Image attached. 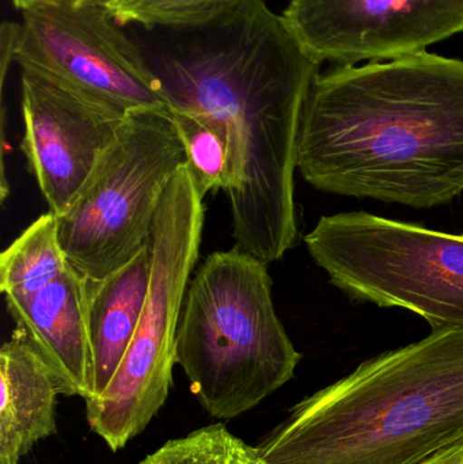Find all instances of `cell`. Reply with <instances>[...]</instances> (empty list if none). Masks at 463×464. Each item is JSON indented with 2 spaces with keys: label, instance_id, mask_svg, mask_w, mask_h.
Returning a JSON list of instances; mask_svg holds the SVG:
<instances>
[{
  "label": "cell",
  "instance_id": "8992f818",
  "mask_svg": "<svg viewBox=\"0 0 463 464\" xmlns=\"http://www.w3.org/2000/svg\"><path fill=\"white\" fill-rule=\"evenodd\" d=\"M304 243L352 299L412 311L432 330L463 329V235L345 212L321 218Z\"/></svg>",
  "mask_w": 463,
  "mask_h": 464
},
{
  "label": "cell",
  "instance_id": "5b68a950",
  "mask_svg": "<svg viewBox=\"0 0 463 464\" xmlns=\"http://www.w3.org/2000/svg\"><path fill=\"white\" fill-rule=\"evenodd\" d=\"M204 220V198L184 165L155 214L151 280L130 348L105 392L84 402L89 427L113 452L143 433L173 386L177 330L200 254Z\"/></svg>",
  "mask_w": 463,
  "mask_h": 464
},
{
  "label": "cell",
  "instance_id": "8fae6325",
  "mask_svg": "<svg viewBox=\"0 0 463 464\" xmlns=\"http://www.w3.org/2000/svg\"><path fill=\"white\" fill-rule=\"evenodd\" d=\"M89 295V278L70 264L40 291L5 296L16 329L51 367L60 395L84 402L94 395Z\"/></svg>",
  "mask_w": 463,
  "mask_h": 464
},
{
  "label": "cell",
  "instance_id": "9c48e42d",
  "mask_svg": "<svg viewBox=\"0 0 463 464\" xmlns=\"http://www.w3.org/2000/svg\"><path fill=\"white\" fill-rule=\"evenodd\" d=\"M283 19L321 64L356 65L420 53L463 32V0H291Z\"/></svg>",
  "mask_w": 463,
  "mask_h": 464
},
{
  "label": "cell",
  "instance_id": "3957f363",
  "mask_svg": "<svg viewBox=\"0 0 463 464\" xmlns=\"http://www.w3.org/2000/svg\"><path fill=\"white\" fill-rule=\"evenodd\" d=\"M463 443V329L362 362L258 444L266 464H426Z\"/></svg>",
  "mask_w": 463,
  "mask_h": 464
},
{
  "label": "cell",
  "instance_id": "2e32d148",
  "mask_svg": "<svg viewBox=\"0 0 463 464\" xmlns=\"http://www.w3.org/2000/svg\"><path fill=\"white\" fill-rule=\"evenodd\" d=\"M138 464H266L257 446L245 443L223 424L166 441Z\"/></svg>",
  "mask_w": 463,
  "mask_h": 464
},
{
  "label": "cell",
  "instance_id": "5bb4252c",
  "mask_svg": "<svg viewBox=\"0 0 463 464\" xmlns=\"http://www.w3.org/2000/svg\"><path fill=\"white\" fill-rule=\"evenodd\" d=\"M56 215L32 223L0 256V291L5 296L40 291L67 269Z\"/></svg>",
  "mask_w": 463,
  "mask_h": 464
},
{
  "label": "cell",
  "instance_id": "ba28073f",
  "mask_svg": "<svg viewBox=\"0 0 463 464\" xmlns=\"http://www.w3.org/2000/svg\"><path fill=\"white\" fill-rule=\"evenodd\" d=\"M22 14L19 67L122 114L168 108L159 79L105 5L59 0Z\"/></svg>",
  "mask_w": 463,
  "mask_h": 464
},
{
  "label": "cell",
  "instance_id": "277c9868",
  "mask_svg": "<svg viewBox=\"0 0 463 464\" xmlns=\"http://www.w3.org/2000/svg\"><path fill=\"white\" fill-rule=\"evenodd\" d=\"M301 359L275 310L268 264L236 246L209 254L188 285L176 343L208 416L252 411L294 378Z\"/></svg>",
  "mask_w": 463,
  "mask_h": 464
},
{
  "label": "cell",
  "instance_id": "e0dca14e",
  "mask_svg": "<svg viewBox=\"0 0 463 464\" xmlns=\"http://www.w3.org/2000/svg\"><path fill=\"white\" fill-rule=\"evenodd\" d=\"M238 0H121L109 7L120 26L138 24L147 29H193L219 18Z\"/></svg>",
  "mask_w": 463,
  "mask_h": 464
},
{
  "label": "cell",
  "instance_id": "ac0fdd59",
  "mask_svg": "<svg viewBox=\"0 0 463 464\" xmlns=\"http://www.w3.org/2000/svg\"><path fill=\"white\" fill-rule=\"evenodd\" d=\"M426 464H463V443L438 455Z\"/></svg>",
  "mask_w": 463,
  "mask_h": 464
},
{
  "label": "cell",
  "instance_id": "52a82bcc",
  "mask_svg": "<svg viewBox=\"0 0 463 464\" xmlns=\"http://www.w3.org/2000/svg\"><path fill=\"white\" fill-rule=\"evenodd\" d=\"M187 151L168 108L133 111L62 215L59 239L68 261L101 280L150 243L160 198Z\"/></svg>",
  "mask_w": 463,
  "mask_h": 464
},
{
  "label": "cell",
  "instance_id": "ffe728a7",
  "mask_svg": "<svg viewBox=\"0 0 463 464\" xmlns=\"http://www.w3.org/2000/svg\"><path fill=\"white\" fill-rule=\"evenodd\" d=\"M89 2L100 3V5H105L106 8H109L111 7V5H116V3L121 2V0H89Z\"/></svg>",
  "mask_w": 463,
  "mask_h": 464
},
{
  "label": "cell",
  "instance_id": "44dd1931",
  "mask_svg": "<svg viewBox=\"0 0 463 464\" xmlns=\"http://www.w3.org/2000/svg\"><path fill=\"white\" fill-rule=\"evenodd\" d=\"M72 2H75L76 5H82V3L89 2V0H72Z\"/></svg>",
  "mask_w": 463,
  "mask_h": 464
},
{
  "label": "cell",
  "instance_id": "6da1fadb",
  "mask_svg": "<svg viewBox=\"0 0 463 464\" xmlns=\"http://www.w3.org/2000/svg\"><path fill=\"white\" fill-rule=\"evenodd\" d=\"M171 30L174 38L147 63L169 109L227 128L234 242L265 264L279 261L298 242L299 128L321 63L264 0H238L208 24Z\"/></svg>",
  "mask_w": 463,
  "mask_h": 464
},
{
  "label": "cell",
  "instance_id": "d6986e66",
  "mask_svg": "<svg viewBox=\"0 0 463 464\" xmlns=\"http://www.w3.org/2000/svg\"><path fill=\"white\" fill-rule=\"evenodd\" d=\"M11 2L18 10L24 13V11L33 10V8L41 7V5H53L59 0H11Z\"/></svg>",
  "mask_w": 463,
  "mask_h": 464
},
{
  "label": "cell",
  "instance_id": "4fadbf2b",
  "mask_svg": "<svg viewBox=\"0 0 463 464\" xmlns=\"http://www.w3.org/2000/svg\"><path fill=\"white\" fill-rule=\"evenodd\" d=\"M150 280V243L116 272L101 280H90V335L94 356L92 400L105 392L130 348L143 313Z\"/></svg>",
  "mask_w": 463,
  "mask_h": 464
},
{
  "label": "cell",
  "instance_id": "30bf717a",
  "mask_svg": "<svg viewBox=\"0 0 463 464\" xmlns=\"http://www.w3.org/2000/svg\"><path fill=\"white\" fill-rule=\"evenodd\" d=\"M21 151L52 214L62 215L113 143L128 114L21 68Z\"/></svg>",
  "mask_w": 463,
  "mask_h": 464
},
{
  "label": "cell",
  "instance_id": "9a60e30c",
  "mask_svg": "<svg viewBox=\"0 0 463 464\" xmlns=\"http://www.w3.org/2000/svg\"><path fill=\"white\" fill-rule=\"evenodd\" d=\"M187 151V166L198 193L233 188V140L227 128L209 117L169 109Z\"/></svg>",
  "mask_w": 463,
  "mask_h": 464
},
{
  "label": "cell",
  "instance_id": "7c38bea8",
  "mask_svg": "<svg viewBox=\"0 0 463 464\" xmlns=\"http://www.w3.org/2000/svg\"><path fill=\"white\" fill-rule=\"evenodd\" d=\"M56 378L24 330L0 349V464H19L57 433Z\"/></svg>",
  "mask_w": 463,
  "mask_h": 464
},
{
  "label": "cell",
  "instance_id": "7a4b0ae2",
  "mask_svg": "<svg viewBox=\"0 0 463 464\" xmlns=\"http://www.w3.org/2000/svg\"><path fill=\"white\" fill-rule=\"evenodd\" d=\"M296 170L321 192L429 209L463 193V62L420 52L318 72Z\"/></svg>",
  "mask_w": 463,
  "mask_h": 464
}]
</instances>
